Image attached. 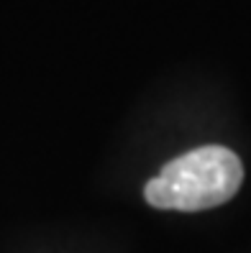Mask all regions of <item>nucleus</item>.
Returning a JSON list of instances; mask_svg holds the SVG:
<instances>
[{"instance_id": "nucleus-1", "label": "nucleus", "mask_w": 251, "mask_h": 253, "mask_svg": "<svg viewBox=\"0 0 251 253\" xmlns=\"http://www.w3.org/2000/svg\"><path fill=\"white\" fill-rule=\"evenodd\" d=\"M244 182V164L226 146H200L164 164L146 182L144 197L156 210L200 212L228 202Z\"/></svg>"}]
</instances>
